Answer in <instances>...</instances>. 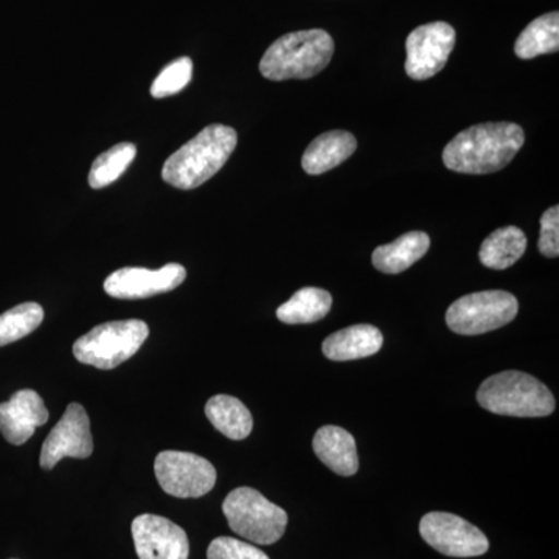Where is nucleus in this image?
Instances as JSON below:
<instances>
[{
  "instance_id": "f257e3e1",
  "label": "nucleus",
  "mask_w": 559,
  "mask_h": 559,
  "mask_svg": "<svg viewBox=\"0 0 559 559\" xmlns=\"http://www.w3.org/2000/svg\"><path fill=\"white\" fill-rule=\"evenodd\" d=\"M525 142L520 124L480 123L459 132L443 151L448 170L463 175H491L503 170Z\"/></svg>"
},
{
  "instance_id": "f03ea898",
  "label": "nucleus",
  "mask_w": 559,
  "mask_h": 559,
  "mask_svg": "<svg viewBox=\"0 0 559 559\" xmlns=\"http://www.w3.org/2000/svg\"><path fill=\"white\" fill-rule=\"evenodd\" d=\"M237 143L234 128L210 124L168 157L162 168V179L175 189H198L226 165Z\"/></svg>"
},
{
  "instance_id": "7ed1b4c3",
  "label": "nucleus",
  "mask_w": 559,
  "mask_h": 559,
  "mask_svg": "<svg viewBox=\"0 0 559 559\" xmlns=\"http://www.w3.org/2000/svg\"><path fill=\"white\" fill-rule=\"evenodd\" d=\"M334 40L314 28L288 33L275 40L260 61V72L271 81L308 80L330 64Z\"/></svg>"
},
{
  "instance_id": "20e7f679",
  "label": "nucleus",
  "mask_w": 559,
  "mask_h": 559,
  "mask_svg": "<svg viewBox=\"0 0 559 559\" xmlns=\"http://www.w3.org/2000/svg\"><path fill=\"white\" fill-rule=\"evenodd\" d=\"M477 401L484 409L506 417L540 418L555 411L550 390L532 374L516 370L492 374L481 382Z\"/></svg>"
},
{
  "instance_id": "39448f33",
  "label": "nucleus",
  "mask_w": 559,
  "mask_h": 559,
  "mask_svg": "<svg viewBox=\"0 0 559 559\" xmlns=\"http://www.w3.org/2000/svg\"><path fill=\"white\" fill-rule=\"evenodd\" d=\"M150 329L142 320L102 323L73 344V355L81 364L112 370L132 358L148 340Z\"/></svg>"
},
{
  "instance_id": "423d86ee",
  "label": "nucleus",
  "mask_w": 559,
  "mask_h": 559,
  "mask_svg": "<svg viewBox=\"0 0 559 559\" xmlns=\"http://www.w3.org/2000/svg\"><path fill=\"white\" fill-rule=\"evenodd\" d=\"M224 516L241 538L259 546H271L285 535L288 514L257 489H234L223 503Z\"/></svg>"
},
{
  "instance_id": "0eeeda50",
  "label": "nucleus",
  "mask_w": 559,
  "mask_h": 559,
  "mask_svg": "<svg viewBox=\"0 0 559 559\" xmlns=\"http://www.w3.org/2000/svg\"><path fill=\"white\" fill-rule=\"evenodd\" d=\"M520 304L507 290H481L460 297L447 312L448 326L462 336H477L513 322Z\"/></svg>"
},
{
  "instance_id": "6e6552de",
  "label": "nucleus",
  "mask_w": 559,
  "mask_h": 559,
  "mask_svg": "<svg viewBox=\"0 0 559 559\" xmlns=\"http://www.w3.org/2000/svg\"><path fill=\"white\" fill-rule=\"evenodd\" d=\"M154 473L160 488L179 499L202 498L216 484L215 466L191 452H160L154 462Z\"/></svg>"
},
{
  "instance_id": "1a4fd4ad",
  "label": "nucleus",
  "mask_w": 559,
  "mask_h": 559,
  "mask_svg": "<svg viewBox=\"0 0 559 559\" xmlns=\"http://www.w3.org/2000/svg\"><path fill=\"white\" fill-rule=\"evenodd\" d=\"M419 535L432 549L452 558H473L487 554V536L468 521L452 513L432 511L419 522Z\"/></svg>"
},
{
  "instance_id": "9d476101",
  "label": "nucleus",
  "mask_w": 559,
  "mask_h": 559,
  "mask_svg": "<svg viewBox=\"0 0 559 559\" xmlns=\"http://www.w3.org/2000/svg\"><path fill=\"white\" fill-rule=\"evenodd\" d=\"M455 46V31L448 22L419 25L407 36L406 72L412 80L432 79L450 60Z\"/></svg>"
},
{
  "instance_id": "9b49d317",
  "label": "nucleus",
  "mask_w": 559,
  "mask_h": 559,
  "mask_svg": "<svg viewBox=\"0 0 559 559\" xmlns=\"http://www.w3.org/2000/svg\"><path fill=\"white\" fill-rule=\"evenodd\" d=\"M92 452L90 415L81 404L72 403L44 441L39 465L43 469H53L64 457L87 459Z\"/></svg>"
},
{
  "instance_id": "f8f14e48",
  "label": "nucleus",
  "mask_w": 559,
  "mask_h": 559,
  "mask_svg": "<svg viewBox=\"0 0 559 559\" xmlns=\"http://www.w3.org/2000/svg\"><path fill=\"white\" fill-rule=\"evenodd\" d=\"M187 277L186 267L170 263L160 270L123 267L112 272L105 282V290L114 299L135 300L170 293L182 285Z\"/></svg>"
},
{
  "instance_id": "ddd939ff",
  "label": "nucleus",
  "mask_w": 559,
  "mask_h": 559,
  "mask_svg": "<svg viewBox=\"0 0 559 559\" xmlns=\"http://www.w3.org/2000/svg\"><path fill=\"white\" fill-rule=\"evenodd\" d=\"M131 530L139 559H189L187 533L167 518L142 514Z\"/></svg>"
},
{
  "instance_id": "4468645a",
  "label": "nucleus",
  "mask_w": 559,
  "mask_h": 559,
  "mask_svg": "<svg viewBox=\"0 0 559 559\" xmlns=\"http://www.w3.org/2000/svg\"><path fill=\"white\" fill-rule=\"evenodd\" d=\"M49 419V411L35 390L14 393L10 401L0 404V432L11 444H24L35 430Z\"/></svg>"
},
{
  "instance_id": "2eb2a0df",
  "label": "nucleus",
  "mask_w": 559,
  "mask_h": 559,
  "mask_svg": "<svg viewBox=\"0 0 559 559\" xmlns=\"http://www.w3.org/2000/svg\"><path fill=\"white\" fill-rule=\"evenodd\" d=\"M312 450L323 465L340 476H355L359 469L355 437L340 426H323L316 432Z\"/></svg>"
},
{
  "instance_id": "dca6fc26",
  "label": "nucleus",
  "mask_w": 559,
  "mask_h": 559,
  "mask_svg": "<svg viewBox=\"0 0 559 559\" xmlns=\"http://www.w3.org/2000/svg\"><path fill=\"white\" fill-rule=\"evenodd\" d=\"M382 342L384 337L377 326L360 323L331 334L323 341L322 352L330 360L345 362L377 355Z\"/></svg>"
},
{
  "instance_id": "f3484780",
  "label": "nucleus",
  "mask_w": 559,
  "mask_h": 559,
  "mask_svg": "<svg viewBox=\"0 0 559 559\" xmlns=\"http://www.w3.org/2000/svg\"><path fill=\"white\" fill-rule=\"evenodd\" d=\"M358 148L355 135L348 131H330L312 140L301 157V168L311 176L323 175L344 164Z\"/></svg>"
},
{
  "instance_id": "a211bd4d",
  "label": "nucleus",
  "mask_w": 559,
  "mask_h": 559,
  "mask_svg": "<svg viewBox=\"0 0 559 559\" xmlns=\"http://www.w3.org/2000/svg\"><path fill=\"white\" fill-rule=\"evenodd\" d=\"M430 238L425 231H409L401 235L399 240L374 249L373 266L384 274H400L414 266L418 260L428 253Z\"/></svg>"
},
{
  "instance_id": "6ab92c4d",
  "label": "nucleus",
  "mask_w": 559,
  "mask_h": 559,
  "mask_svg": "<svg viewBox=\"0 0 559 559\" xmlns=\"http://www.w3.org/2000/svg\"><path fill=\"white\" fill-rule=\"evenodd\" d=\"M527 249V237L516 226H507L492 231L481 242L480 263L489 270L503 271L513 266Z\"/></svg>"
},
{
  "instance_id": "aec40b11",
  "label": "nucleus",
  "mask_w": 559,
  "mask_h": 559,
  "mask_svg": "<svg viewBox=\"0 0 559 559\" xmlns=\"http://www.w3.org/2000/svg\"><path fill=\"white\" fill-rule=\"evenodd\" d=\"M205 415L227 439L245 440L252 432V414L240 400L234 399V396H213L205 404Z\"/></svg>"
},
{
  "instance_id": "412c9836",
  "label": "nucleus",
  "mask_w": 559,
  "mask_h": 559,
  "mask_svg": "<svg viewBox=\"0 0 559 559\" xmlns=\"http://www.w3.org/2000/svg\"><path fill=\"white\" fill-rule=\"evenodd\" d=\"M559 50V13L544 14L530 22L514 44V53L521 60H533L540 55L557 53Z\"/></svg>"
},
{
  "instance_id": "4be33fe9",
  "label": "nucleus",
  "mask_w": 559,
  "mask_h": 559,
  "mask_svg": "<svg viewBox=\"0 0 559 559\" xmlns=\"http://www.w3.org/2000/svg\"><path fill=\"white\" fill-rule=\"evenodd\" d=\"M333 297L329 290L320 288H304L297 290L286 304L277 310L280 322L288 325L319 322L329 316Z\"/></svg>"
},
{
  "instance_id": "5701e85b",
  "label": "nucleus",
  "mask_w": 559,
  "mask_h": 559,
  "mask_svg": "<svg viewBox=\"0 0 559 559\" xmlns=\"http://www.w3.org/2000/svg\"><path fill=\"white\" fill-rule=\"evenodd\" d=\"M138 148L132 143H119L100 154L95 159L90 171V186L92 189H105L127 171L134 160Z\"/></svg>"
},
{
  "instance_id": "b1692460",
  "label": "nucleus",
  "mask_w": 559,
  "mask_h": 559,
  "mask_svg": "<svg viewBox=\"0 0 559 559\" xmlns=\"http://www.w3.org/2000/svg\"><path fill=\"white\" fill-rule=\"evenodd\" d=\"M44 320V310L39 304L27 301L17 305L0 316V347L13 344L33 333Z\"/></svg>"
},
{
  "instance_id": "393cba45",
  "label": "nucleus",
  "mask_w": 559,
  "mask_h": 559,
  "mask_svg": "<svg viewBox=\"0 0 559 559\" xmlns=\"http://www.w3.org/2000/svg\"><path fill=\"white\" fill-rule=\"evenodd\" d=\"M193 76V62L190 58L182 57L173 61L162 70L159 76L151 84V95L154 98H167L186 90Z\"/></svg>"
},
{
  "instance_id": "a878e982",
  "label": "nucleus",
  "mask_w": 559,
  "mask_h": 559,
  "mask_svg": "<svg viewBox=\"0 0 559 559\" xmlns=\"http://www.w3.org/2000/svg\"><path fill=\"white\" fill-rule=\"evenodd\" d=\"M207 559H270L263 550L240 539L221 536L209 546Z\"/></svg>"
},
{
  "instance_id": "bb28decb",
  "label": "nucleus",
  "mask_w": 559,
  "mask_h": 559,
  "mask_svg": "<svg viewBox=\"0 0 559 559\" xmlns=\"http://www.w3.org/2000/svg\"><path fill=\"white\" fill-rule=\"evenodd\" d=\"M539 252L547 259L559 255V207L554 205L540 216Z\"/></svg>"
}]
</instances>
